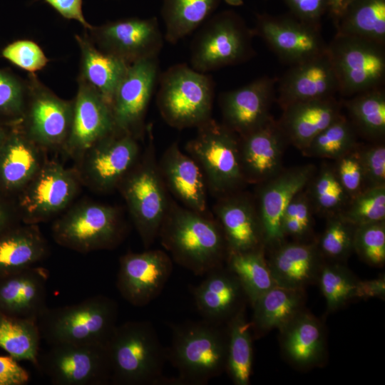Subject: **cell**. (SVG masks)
<instances>
[{"mask_svg": "<svg viewBox=\"0 0 385 385\" xmlns=\"http://www.w3.org/2000/svg\"><path fill=\"white\" fill-rule=\"evenodd\" d=\"M148 142L118 186L132 222L145 249L158 238L170 196L161 177L152 125L146 127Z\"/></svg>", "mask_w": 385, "mask_h": 385, "instance_id": "4", "label": "cell"}, {"mask_svg": "<svg viewBox=\"0 0 385 385\" xmlns=\"http://www.w3.org/2000/svg\"><path fill=\"white\" fill-rule=\"evenodd\" d=\"M73 101L70 133L61 151L76 160L115 128L111 106L96 90L80 78Z\"/></svg>", "mask_w": 385, "mask_h": 385, "instance_id": "21", "label": "cell"}, {"mask_svg": "<svg viewBox=\"0 0 385 385\" xmlns=\"http://www.w3.org/2000/svg\"><path fill=\"white\" fill-rule=\"evenodd\" d=\"M196 33L190 47V66L201 73L245 63L255 55V34L236 12L211 16Z\"/></svg>", "mask_w": 385, "mask_h": 385, "instance_id": "9", "label": "cell"}, {"mask_svg": "<svg viewBox=\"0 0 385 385\" xmlns=\"http://www.w3.org/2000/svg\"><path fill=\"white\" fill-rule=\"evenodd\" d=\"M228 344L225 371L236 385H249L252 371L253 346L250 322L245 309L227 324Z\"/></svg>", "mask_w": 385, "mask_h": 385, "instance_id": "38", "label": "cell"}, {"mask_svg": "<svg viewBox=\"0 0 385 385\" xmlns=\"http://www.w3.org/2000/svg\"><path fill=\"white\" fill-rule=\"evenodd\" d=\"M359 145L336 160L334 167L337 177L350 199L364 190L362 165Z\"/></svg>", "mask_w": 385, "mask_h": 385, "instance_id": "49", "label": "cell"}, {"mask_svg": "<svg viewBox=\"0 0 385 385\" xmlns=\"http://www.w3.org/2000/svg\"><path fill=\"white\" fill-rule=\"evenodd\" d=\"M158 238L173 261L195 275L225 264L227 243L211 210L195 211L170 197Z\"/></svg>", "mask_w": 385, "mask_h": 385, "instance_id": "1", "label": "cell"}, {"mask_svg": "<svg viewBox=\"0 0 385 385\" xmlns=\"http://www.w3.org/2000/svg\"><path fill=\"white\" fill-rule=\"evenodd\" d=\"M41 339L36 321L0 314V348L14 359L36 365Z\"/></svg>", "mask_w": 385, "mask_h": 385, "instance_id": "40", "label": "cell"}, {"mask_svg": "<svg viewBox=\"0 0 385 385\" xmlns=\"http://www.w3.org/2000/svg\"><path fill=\"white\" fill-rule=\"evenodd\" d=\"M337 93L338 81L327 50L290 66L277 80L276 101L283 109L297 102L332 98Z\"/></svg>", "mask_w": 385, "mask_h": 385, "instance_id": "23", "label": "cell"}, {"mask_svg": "<svg viewBox=\"0 0 385 385\" xmlns=\"http://www.w3.org/2000/svg\"><path fill=\"white\" fill-rule=\"evenodd\" d=\"M1 56L29 73L43 69L49 62L39 45L29 39H19L9 43L1 50Z\"/></svg>", "mask_w": 385, "mask_h": 385, "instance_id": "48", "label": "cell"}, {"mask_svg": "<svg viewBox=\"0 0 385 385\" xmlns=\"http://www.w3.org/2000/svg\"><path fill=\"white\" fill-rule=\"evenodd\" d=\"M138 141L130 134L115 130L91 146L73 167L82 185L100 194L117 190L141 153Z\"/></svg>", "mask_w": 385, "mask_h": 385, "instance_id": "12", "label": "cell"}, {"mask_svg": "<svg viewBox=\"0 0 385 385\" xmlns=\"http://www.w3.org/2000/svg\"><path fill=\"white\" fill-rule=\"evenodd\" d=\"M265 251L229 252L225 260V265L240 281L251 306L276 285Z\"/></svg>", "mask_w": 385, "mask_h": 385, "instance_id": "39", "label": "cell"}, {"mask_svg": "<svg viewBox=\"0 0 385 385\" xmlns=\"http://www.w3.org/2000/svg\"><path fill=\"white\" fill-rule=\"evenodd\" d=\"M158 58L134 62L118 85L111 104L115 130L142 139L147 109L159 76Z\"/></svg>", "mask_w": 385, "mask_h": 385, "instance_id": "17", "label": "cell"}, {"mask_svg": "<svg viewBox=\"0 0 385 385\" xmlns=\"http://www.w3.org/2000/svg\"><path fill=\"white\" fill-rule=\"evenodd\" d=\"M221 0H162L164 39L175 44L192 34L215 11Z\"/></svg>", "mask_w": 385, "mask_h": 385, "instance_id": "36", "label": "cell"}, {"mask_svg": "<svg viewBox=\"0 0 385 385\" xmlns=\"http://www.w3.org/2000/svg\"><path fill=\"white\" fill-rule=\"evenodd\" d=\"M364 190L385 186V145L382 142L359 147Z\"/></svg>", "mask_w": 385, "mask_h": 385, "instance_id": "50", "label": "cell"}, {"mask_svg": "<svg viewBox=\"0 0 385 385\" xmlns=\"http://www.w3.org/2000/svg\"><path fill=\"white\" fill-rule=\"evenodd\" d=\"M255 36L260 37L282 63L292 66L327 51L321 24L302 21L291 14H256Z\"/></svg>", "mask_w": 385, "mask_h": 385, "instance_id": "16", "label": "cell"}, {"mask_svg": "<svg viewBox=\"0 0 385 385\" xmlns=\"http://www.w3.org/2000/svg\"><path fill=\"white\" fill-rule=\"evenodd\" d=\"M353 250L366 264L382 267L385 262V220L356 226Z\"/></svg>", "mask_w": 385, "mask_h": 385, "instance_id": "47", "label": "cell"}, {"mask_svg": "<svg viewBox=\"0 0 385 385\" xmlns=\"http://www.w3.org/2000/svg\"><path fill=\"white\" fill-rule=\"evenodd\" d=\"M304 289L274 285L252 305L250 321L253 337H260L273 329H281L304 309Z\"/></svg>", "mask_w": 385, "mask_h": 385, "instance_id": "34", "label": "cell"}, {"mask_svg": "<svg viewBox=\"0 0 385 385\" xmlns=\"http://www.w3.org/2000/svg\"><path fill=\"white\" fill-rule=\"evenodd\" d=\"M158 168L168 191L180 203L191 210L207 212V188L196 162L183 153L175 141L158 160Z\"/></svg>", "mask_w": 385, "mask_h": 385, "instance_id": "27", "label": "cell"}, {"mask_svg": "<svg viewBox=\"0 0 385 385\" xmlns=\"http://www.w3.org/2000/svg\"><path fill=\"white\" fill-rule=\"evenodd\" d=\"M211 212L221 227L228 253L265 250L263 230L252 195L242 190L218 197Z\"/></svg>", "mask_w": 385, "mask_h": 385, "instance_id": "22", "label": "cell"}, {"mask_svg": "<svg viewBox=\"0 0 385 385\" xmlns=\"http://www.w3.org/2000/svg\"><path fill=\"white\" fill-rule=\"evenodd\" d=\"M51 6L63 18L68 20H75L81 24L86 31L92 29L85 19L83 13V0H43Z\"/></svg>", "mask_w": 385, "mask_h": 385, "instance_id": "54", "label": "cell"}, {"mask_svg": "<svg viewBox=\"0 0 385 385\" xmlns=\"http://www.w3.org/2000/svg\"><path fill=\"white\" fill-rule=\"evenodd\" d=\"M82 185L74 168L47 160L14 197L21 222L38 225L68 209Z\"/></svg>", "mask_w": 385, "mask_h": 385, "instance_id": "11", "label": "cell"}, {"mask_svg": "<svg viewBox=\"0 0 385 385\" xmlns=\"http://www.w3.org/2000/svg\"><path fill=\"white\" fill-rule=\"evenodd\" d=\"M355 226L340 214L327 217L325 230L318 247L323 257L339 262L346 259L353 251Z\"/></svg>", "mask_w": 385, "mask_h": 385, "instance_id": "45", "label": "cell"}, {"mask_svg": "<svg viewBox=\"0 0 385 385\" xmlns=\"http://www.w3.org/2000/svg\"><path fill=\"white\" fill-rule=\"evenodd\" d=\"M239 136L240 164L247 184L258 185L279 173L288 140L273 117L260 127Z\"/></svg>", "mask_w": 385, "mask_h": 385, "instance_id": "24", "label": "cell"}, {"mask_svg": "<svg viewBox=\"0 0 385 385\" xmlns=\"http://www.w3.org/2000/svg\"><path fill=\"white\" fill-rule=\"evenodd\" d=\"M327 53L337 78L339 93L346 98L384 87L385 45L336 33Z\"/></svg>", "mask_w": 385, "mask_h": 385, "instance_id": "10", "label": "cell"}, {"mask_svg": "<svg viewBox=\"0 0 385 385\" xmlns=\"http://www.w3.org/2000/svg\"><path fill=\"white\" fill-rule=\"evenodd\" d=\"M358 135L349 118L342 113L302 152L309 157L337 160L359 145Z\"/></svg>", "mask_w": 385, "mask_h": 385, "instance_id": "41", "label": "cell"}, {"mask_svg": "<svg viewBox=\"0 0 385 385\" xmlns=\"http://www.w3.org/2000/svg\"><path fill=\"white\" fill-rule=\"evenodd\" d=\"M22 118L17 124L46 152L62 150L70 133L73 101L59 98L35 73H29Z\"/></svg>", "mask_w": 385, "mask_h": 385, "instance_id": "13", "label": "cell"}, {"mask_svg": "<svg viewBox=\"0 0 385 385\" xmlns=\"http://www.w3.org/2000/svg\"><path fill=\"white\" fill-rule=\"evenodd\" d=\"M280 344L285 359L297 368L319 364L325 356L326 340L322 324L302 310L283 326Z\"/></svg>", "mask_w": 385, "mask_h": 385, "instance_id": "31", "label": "cell"}, {"mask_svg": "<svg viewBox=\"0 0 385 385\" xmlns=\"http://www.w3.org/2000/svg\"><path fill=\"white\" fill-rule=\"evenodd\" d=\"M197 286L192 287L196 309L202 319L227 324L246 308L247 294L237 277L225 264L205 275Z\"/></svg>", "mask_w": 385, "mask_h": 385, "instance_id": "25", "label": "cell"}, {"mask_svg": "<svg viewBox=\"0 0 385 385\" xmlns=\"http://www.w3.org/2000/svg\"><path fill=\"white\" fill-rule=\"evenodd\" d=\"M289 14L297 19L316 24H321L323 16L330 9V0H283Z\"/></svg>", "mask_w": 385, "mask_h": 385, "instance_id": "51", "label": "cell"}, {"mask_svg": "<svg viewBox=\"0 0 385 385\" xmlns=\"http://www.w3.org/2000/svg\"><path fill=\"white\" fill-rule=\"evenodd\" d=\"M26 95V81L0 69V124L9 127L20 122Z\"/></svg>", "mask_w": 385, "mask_h": 385, "instance_id": "46", "label": "cell"}, {"mask_svg": "<svg viewBox=\"0 0 385 385\" xmlns=\"http://www.w3.org/2000/svg\"><path fill=\"white\" fill-rule=\"evenodd\" d=\"M46 153L17 123L9 126L0 147V192L14 198L48 160Z\"/></svg>", "mask_w": 385, "mask_h": 385, "instance_id": "26", "label": "cell"}, {"mask_svg": "<svg viewBox=\"0 0 385 385\" xmlns=\"http://www.w3.org/2000/svg\"><path fill=\"white\" fill-rule=\"evenodd\" d=\"M335 97L297 102L282 109L278 121L288 143L302 151L342 114Z\"/></svg>", "mask_w": 385, "mask_h": 385, "instance_id": "30", "label": "cell"}, {"mask_svg": "<svg viewBox=\"0 0 385 385\" xmlns=\"http://www.w3.org/2000/svg\"><path fill=\"white\" fill-rule=\"evenodd\" d=\"M385 295V278L380 277L370 280H361L360 299L371 297L384 298Z\"/></svg>", "mask_w": 385, "mask_h": 385, "instance_id": "56", "label": "cell"}, {"mask_svg": "<svg viewBox=\"0 0 385 385\" xmlns=\"http://www.w3.org/2000/svg\"><path fill=\"white\" fill-rule=\"evenodd\" d=\"M274 247L267 260L277 285L304 289L317 281L324 262L317 243L283 242Z\"/></svg>", "mask_w": 385, "mask_h": 385, "instance_id": "29", "label": "cell"}, {"mask_svg": "<svg viewBox=\"0 0 385 385\" xmlns=\"http://www.w3.org/2000/svg\"><path fill=\"white\" fill-rule=\"evenodd\" d=\"M29 380V373L18 361L9 356H0V385H24Z\"/></svg>", "mask_w": 385, "mask_h": 385, "instance_id": "53", "label": "cell"}, {"mask_svg": "<svg viewBox=\"0 0 385 385\" xmlns=\"http://www.w3.org/2000/svg\"><path fill=\"white\" fill-rule=\"evenodd\" d=\"M317 281L330 312L360 299L361 280L339 262H324Z\"/></svg>", "mask_w": 385, "mask_h": 385, "instance_id": "42", "label": "cell"}, {"mask_svg": "<svg viewBox=\"0 0 385 385\" xmlns=\"http://www.w3.org/2000/svg\"><path fill=\"white\" fill-rule=\"evenodd\" d=\"M19 223L14 198L0 192V232Z\"/></svg>", "mask_w": 385, "mask_h": 385, "instance_id": "55", "label": "cell"}, {"mask_svg": "<svg viewBox=\"0 0 385 385\" xmlns=\"http://www.w3.org/2000/svg\"><path fill=\"white\" fill-rule=\"evenodd\" d=\"M158 82L157 107L170 127L197 128L212 118L215 83L207 73L178 63L159 74Z\"/></svg>", "mask_w": 385, "mask_h": 385, "instance_id": "6", "label": "cell"}, {"mask_svg": "<svg viewBox=\"0 0 385 385\" xmlns=\"http://www.w3.org/2000/svg\"><path fill=\"white\" fill-rule=\"evenodd\" d=\"M81 51L80 78L96 90L111 106L113 94L129 64L103 52L89 38L87 32L76 35Z\"/></svg>", "mask_w": 385, "mask_h": 385, "instance_id": "33", "label": "cell"}, {"mask_svg": "<svg viewBox=\"0 0 385 385\" xmlns=\"http://www.w3.org/2000/svg\"><path fill=\"white\" fill-rule=\"evenodd\" d=\"M8 130L9 127L0 124V147L7 135Z\"/></svg>", "mask_w": 385, "mask_h": 385, "instance_id": "58", "label": "cell"}, {"mask_svg": "<svg viewBox=\"0 0 385 385\" xmlns=\"http://www.w3.org/2000/svg\"><path fill=\"white\" fill-rule=\"evenodd\" d=\"M315 173L312 165L282 169L256 185L253 197L263 230L265 249L284 242L282 220L285 209L293 197L307 187Z\"/></svg>", "mask_w": 385, "mask_h": 385, "instance_id": "18", "label": "cell"}, {"mask_svg": "<svg viewBox=\"0 0 385 385\" xmlns=\"http://www.w3.org/2000/svg\"><path fill=\"white\" fill-rule=\"evenodd\" d=\"M126 229L118 207L85 201L70 206L55 220L51 232L59 245L88 253L116 247L124 240Z\"/></svg>", "mask_w": 385, "mask_h": 385, "instance_id": "8", "label": "cell"}, {"mask_svg": "<svg viewBox=\"0 0 385 385\" xmlns=\"http://www.w3.org/2000/svg\"><path fill=\"white\" fill-rule=\"evenodd\" d=\"M172 271L173 260L163 250L128 252L119 260L116 287L128 303L143 307L160 295Z\"/></svg>", "mask_w": 385, "mask_h": 385, "instance_id": "19", "label": "cell"}, {"mask_svg": "<svg viewBox=\"0 0 385 385\" xmlns=\"http://www.w3.org/2000/svg\"><path fill=\"white\" fill-rule=\"evenodd\" d=\"M308 186L313 210L327 217L341 213L350 200L334 167L323 165Z\"/></svg>", "mask_w": 385, "mask_h": 385, "instance_id": "43", "label": "cell"}, {"mask_svg": "<svg viewBox=\"0 0 385 385\" xmlns=\"http://www.w3.org/2000/svg\"><path fill=\"white\" fill-rule=\"evenodd\" d=\"M350 0H330L329 14L333 20L341 13L344 7Z\"/></svg>", "mask_w": 385, "mask_h": 385, "instance_id": "57", "label": "cell"}, {"mask_svg": "<svg viewBox=\"0 0 385 385\" xmlns=\"http://www.w3.org/2000/svg\"><path fill=\"white\" fill-rule=\"evenodd\" d=\"M48 272L34 266L0 276V314L38 321L46 305Z\"/></svg>", "mask_w": 385, "mask_h": 385, "instance_id": "28", "label": "cell"}, {"mask_svg": "<svg viewBox=\"0 0 385 385\" xmlns=\"http://www.w3.org/2000/svg\"><path fill=\"white\" fill-rule=\"evenodd\" d=\"M87 31L98 49L129 65L142 59L158 58L164 43V35L155 16L108 21L93 26Z\"/></svg>", "mask_w": 385, "mask_h": 385, "instance_id": "15", "label": "cell"}, {"mask_svg": "<svg viewBox=\"0 0 385 385\" xmlns=\"http://www.w3.org/2000/svg\"><path fill=\"white\" fill-rule=\"evenodd\" d=\"M171 342L167 361L178 371L177 378H165V385H205L226 369L227 324L202 319L170 323Z\"/></svg>", "mask_w": 385, "mask_h": 385, "instance_id": "2", "label": "cell"}, {"mask_svg": "<svg viewBox=\"0 0 385 385\" xmlns=\"http://www.w3.org/2000/svg\"><path fill=\"white\" fill-rule=\"evenodd\" d=\"M225 2L231 6H240L244 3V0H224Z\"/></svg>", "mask_w": 385, "mask_h": 385, "instance_id": "59", "label": "cell"}, {"mask_svg": "<svg viewBox=\"0 0 385 385\" xmlns=\"http://www.w3.org/2000/svg\"><path fill=\"white\" fill-rule=\"evenodd\" d=\"M312 210L313 207L307 191L303 190L291 200L285 209L282 218L295 219L310 234L313 225Z\"/></svg>", "mask_w": 385, "mask_h": 385, "instance_id": "52", "label": "cell"}, {"mask_svg": "<svg viewBox=\"0 0 385 385\" xmlns=\"http://www.w3.org/2000/svg\"><path fill=\"white\" fill-rule=\"evenodd\" d=\"M185 150L198 165L207 191L215 199L242 190L247 185L241 168L239 136L211 118L197 128Z\"/></svg>", "mask_w": 385, "mask_h": 385, "instance_id": "7", "label": "cell"}, {"mask_svg": "<svg viewBox=\"0 0 385 385\" xmlns=\"http://www.w3.org/2000/svg\"><path fill=\"white\" fill-rule=\"evenodd\" d=\"M106 346L111 365V383L115 385H163L167 361L153 324L129 321L115 327Z\"/></svg>", "mask_w": 385, "mask_h": 385, "instance_id": "3", "label": "cell"}, {"mask_svg": "<svg viewBox=\"0 0 385 385\" xmlns=\"http://www.w3.org/2000/svg\"><path fill=\"white\" fill-rule=\"evenodd\" d=\"M333 21L337 33L385 45V0H350Z\"/></svg>", "mask_w": 385, "mask_h": 385, "instance_id": "35", "label": "cell"}, {"mask_svg": "<svg viewBox=\"0 0 385 385\" xmlns=\"http://www.w3.org/2000/svg\"><path fill=\"white\" fill-rule=\"evenodd\" d=\"M49 252L38 225L19 223L0 232V276L36 265Z\"/></svg>", "mask_w": 385, "mask_h": 385, "instance_id": "32", "label": "cell"}, {"mask_svg": "<svg viewBox=\"0 0 385 385\" xmlns=\"http://www.w3.org/2000/svg\"><path fill=\"white\" fill-rule=\"evenodd\" d=\"M277 78L261 76L238 88L222 93L219 106L222 123L238 135L265 124L272 116Z\"/></svg>", "mask_w": 385, "mask_h": 385, "instance_id": "20", "label": "cell"}, {"mask_svg": "<svg viewBox=\"0 0 385 385\" xmlns=\"http://www.w3.org/2000/svg\"><path fill=\"white\" fill-rule=\"evenodd\" d=\"M118 305L98 294L73 304L48 309L37 321L48 345L106 344L117 326Z\"/></svg>", "mask_w": 385, "mask_h": 385, "instance_id": "5", "label": "cell"}, {"mask_svg": "<svg viewBox=\"0 0 385 385\" xmlns=\"http://www.w3.org/2000/svg\"><path fill=\"white\" fill-rule=\"evenodd\" d=\"M353 225L385 220V186L366 188L351 198L345 208L339 213Z\"/></svg>", "mask_w": 385, "mask_h": 385, "instance_id": "44", "label": "cell"}, {"mask_svg": "<svg viewBox=\"0 0 385 385\" xmlns=\"http://www.w3.org/2000/svg\"><path fill=\"white\" fill-rule=\"evenodd\" d=\"M358 135L373 143L385 137V90L374 88L347 98L342 104Z\"/></svg>", "mask_w": 385, "mask_h": 385, "instance_id": "37", "label": "cell"}, {"mask_svg": "<svg viewBox=\"0 0 385 385\" xmlns=\"http://www.w3.org/2000/svg\"><path fill=\"white\" fill-rule=\"evenodd\" d=\"M36 366L55 385H104L111 382L106 344L49 345Z\"/></svg>", "mask_w": 385, "mask_h": 385, "instance_id": "14", "label": "cell"}]
</instances>
